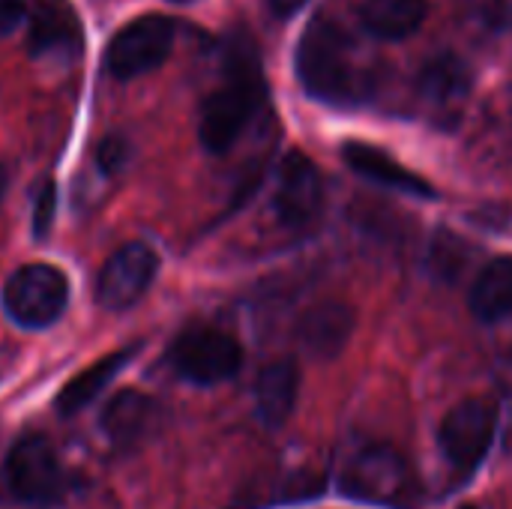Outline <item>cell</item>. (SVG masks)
Masks as SVG:
<instances>
[{"label":"cell","mask_w":512,"mask_h":509,"mask_svg":"<svg viewBox=\"0 0 512 509\" xmlns=\"http://www.w3.org/2000/svg\"><path fill=\"white\" fill-rule=\"evenodd\" d=\"M342 159L357 177H363V180H369V183H375L381 189L402 192L408 198H426V201L438 198V192H435V186L429 180H423L417 171L405 168L399 159H393L387 150H381L375 144L345 141L342 144Z\"/></svg>","instance_id":"obj_11"},{"label":"cell","mask_w":512,"mask_h":509,"mask_svg":"<svg viewBox=\"0 0 512 509\" xmlns=\"http://www.w3.org/2000/svg\"><path fill=\"white\" fill-rule=\"evenodd\" d=\"M27 18V0H0V36H9Z\"/></svg>","instance_id":"obj_22"},{"label":"cell","mask_w":512,"mask_h":509,"mask_svg":"<svg viewBox=\"0 0 512 509\" xmlns=\"http://www.w3.org/2000/svg\"><path fill=\"white\" fill-rule=\"evenodd\" d=\"M306 0H270V9L279 15V18H291L297 9H303Z\"/></svg>","instance_id":"obj_23"},{"label":"cell","mask_w":512,"mask_h":509,"mask_svg":"<svg viewBox=\"0 0 512 509\" xmlns=\"http://www.w3.org/2000/svg\"><path fill=\"white\" fill-rule=\"evenodd\" d=\"M471 315L483 324H501L512 318V255L492 258L471 285Z\"/></svg>","instance_id":"obj_17"},{"label":"cell","mask_w":512,"mask_h":509,"mask_svg":"<svg viewBox=\"0 0 512 509\" xmlns=\"http://www.w3.org/2000/svg\"><path fill=\"white\" fill-rule=\"evenodd\" d=\"M54 204H57V189H54V183L48 180V183L39 189L36 207H33V231H36V237L48 234L51 219H54Z\"/></svg>","instance_id":"obj_21"},{"label":"cell","mask_w":512,"mask_h":509,"mask_svg":"<svg viewBox=\"0 0 512 509\" xmlns=\"http://www.w3.org/2000/svg\"><path fill=\"white\" fill-rule=\"evenodd\" d=\"M294 60L303 90L318 102L360 105L372 93V78L363 69L351 36L324 15L312 18L303 30Z\"/></svg>","instance_id":"obj_2"},{"label":"cell","mask_w":512,"mask_h":509,"mask_svg":"<svg viewBox=\"0 0 512 509\" xmlns=\"http://www.w3.org/2000/svg\"><path fill=\"white\" fill-rule=\"evenodd\" d=\"M429 12V0H366L360 9L363 27L387 42L411 36Z\"/></svg>","instance_id":"obj_19"},{"label":"cell","mask_w":512,"mask_h":509,"mask_svg":"<svg viewBox=\"0 0 512 509\" xmlns=\"http://www.w3.org/2000/svg\"><path fill=\"white\" fill-rule=\"evenodd\" d=\"M168 366L189 384L213 387L231 381L243 369L240 342L219 327H189L168 348Z\"/></svg>","instance_id":"obj_5"},{"label":"cell","mask_w":512,"mask_h":509,"mask_svg":"<svg viewBox=\"0 0 512 509\" xmlns=\"http://www.w3.org/2000/svg\"><path fill=\"white\" fill-rule=\"evenodd\" d=\"M471 87H474V72H471L468 60L453 51H441V54L429 57L417 75V90L432 105L462 102L471 93Z\"/></svg>","instance_id":"obj_18"},{"label":"cell","mask_w":512,"mask_h":509,"mask_svg":"<svg viewBox=\"0 0 512 509\" xmlns=\"http://www.w3.org/2000/svg\"><path fill=\"white\" fill-rule=\"evenodd\" d=\"M459 509H477V507H459Z\"/></svg>","instance_id":"obj_26"},{"label":"cell","mask_w":512,"mask_h":509,"mask_svg":"<svg viewBox=\"0 0 512 509\" xmlns=\"http://www.w3.org/2000/svg\"><path fill=\"white\" fill-rule=\"evenodd\" d=\"M339 483L348 498L363 504L387 509H414L420 504V486L411 465L384 444H366L351 453Z\"/></svg>","instance_id":"obj_3"},{"label":"cell","mask_w":512,"mask_h":509,"mask_svg":"<svg viewBox=\"0 0 512 509\" xmlns=\"http://www.w3.org/2000/svg\"><path fill=\"white\" fill-rule=\"evenodd\" d=\"M159 273V255L147 243L120 246L96 279V300L108 312H123L135 306Z\"/></svg>","instance_id":"obj_9"},{"label":"cell","mask_w":512,"mask_h":509,"mask_svg":"<svg viewBox=\"0 0 512 509\" xmlns=\"http://www.w3.org/2000/svg\"><path fill=\"white\" fill-rule=\"evenodd\" d=\"M498 435V405L486 396L459 402L438 429V444L447 462L459 471H474L483 465L492 441Z\"/></svg>","instance_id":"obj_8"},{"label":"cell","mask_w":512,"mask_h":509,"mask_svg":"<svg viewBox=\"0 0 512 509\" xmlns=\"http://www.w3.org/2000/svg\"><path fill=\"white\" fill-rule=\"evenodd\" d=\"M138 354V345H126V348H120V351H114V354H108V357H102L99 363H93V366H87L84 372H78L72 381H66V387L60 390V396H57V414L60 417H75V414H81L123 369H126V363L132 360Z\"/></svg>","instance_id":"obj_16"},{"label":"cell","mask_w":512,"mask_h":509,"mask_svg":"<svg viewBox=\"0 0 512 509\" xmlns=\"http://www.w3.org/2000/svg\"><path fill=\"white\" fill-rule=\"evenodd\" d=\"M174 3H192V0H174Z\"/></svg>","instance_id":"obj_25"},{"label":"cell","mask_w":512,"mask_h":509,"mask_svg":"<svg viewBox=\"0 0 512 509\" xmlns=\"http://www.w3.org/2000/svg\"><path fill=\"white\" fill-rule=\"evenodd\" d=\"M6 186H9V177H6V168L0 165V201H3V195H6Z\"/></svg>","instance_id":"obj_24"},{"label":"cell","mask_w":512,"mask_h":509,"mask_svg":"<svg viewBox=\"0 0 512 509\" xmlns=\"http://www.w3.org/2000/svg\"><path fill=\"white\" fill-rule=\"evenodd\" d=\"M177 27L168 15H141L129 24H123L105 45V69L120 78H138L153 69H159L171 48H174Z\"/></svg>","instance_id":"obj_6"},{"label":"cell","mask_w":512,"mask_h":509,"mask_svg":"<svg viewBox=\"0 0 512 509\" xmlns=\"http://www.w3.org/2000/svg\"><path fill=\"white\" fill-rule=\"evenodd\" d=\"M159 423V405L135 390L117 393L102 411V432L114 447H138Z\"/></svg>","instance_id":"obj_13"},{"label":"cell","mask_w":512,"mask_h":509,"mask_svg":"<svg viewBox=\"0 0 512 509\" xmlns=\"http://www.w3.org/2000/svg\"><path fill=\"white\" fill-rule=\"evenodd\" d=\"M267 99L264 75H261V57L249 33H234L225 42V81L204 99L201 120H198V138L207 153H228L258 108Z\"/></svg>","instance_id":"obj_1"},{"label":"cell","mask_w":512,"mask_h":509,"mask_svg":"<svg viewBox=\"0 0 512 509\" xmlns=\"http://www.w3.org/2000/svg\"><path fill=\"white\" fill-rule=\"evenodd\" d=\"M96 162L105 174H117L123 171V165L129 162V141L123 135H108L99 141L96 147Z\"/></svg>","instance_id":"obj_20"},{"label":"cell","mask_w":512,"mask_h":509,"mask_svg":"<svg viewBox=\"0 0 512 509\" xmlns=\"http://www.w3.org/2000/svg\"><path fill=\"white\" fill-rule=\"evenodd\" d=\"M300 396V369L294 360L270 363L255 381V411L258 420L270 429H279L291 420Z\"/></svg>","instance_id":"obj_14"},{"label":"cell","mask_w":512,"mask_h":509,"mask_svg":"<svg viewBox=\"0 0 512 509\" xmlns=\"http://www.w3.org/2000/svg\"><path fill=\"white\" fill-rule=\"evenodd\" d=\"M3 480L12 498L33 504V507L54 504L66 489L60 459L42 435L21 438L9 450L6 465H3Z\"/></svg>","instance_id":"obj_7"},{"label":"cell","mask_w":512,"mask_h":509,"mask_svg":"<svg viewBox=\"0 0 512 509\" xmlns=\"http://www.w3.org/2000/svg\"><path fill=\"white\" fill-rule=\"evenodd\" d=\"M30 51L39 57L78 54L84 45L81 21L66 0H36L30 12Z\"/></svg>","instance_id":"obj_12"},{"label":"cell","mask_w":512,"mask_h":509,"mask_svg":"<svg viewBox=\"0 0 512 509\" xmlns=\"http://www.w3.org/2000/svg\"><path fill=\"white\" fill-rule=\"evenodd\" d=\"M0 300L12 324L24 330H45L66 312L69 279L51 264H27L6 279Z\"/></svg>","instance_id":"obj_4"},{"label":"cell","mask_w":512,"mask_h":509,"mask_svg":"<svg viewBox=\"0 0 512 509\" xmlns=\"http://www.w3.org/2000/svg\"><path fill=\"white\" fill-rule=\"evenodd\" d=\"M351 333H354V312L336 300L309 309L300 324L303 345L309 348L312 357H324V360L339 357L342 348L348 345Z\"/></svg>","instance_id":"obj_15"},{"label":"cell","mask_w":512,"mask_h":509,"mask_svg":"<svg viewBox=\"0 0 512 509\" xmlns=\"http://www.w3.org/2000/svg\"><path fill=\"white\" fill-rule=\"evenodd\" d=\"M321 201H324V183L315 162L306 153L291 150L276 174V192H273L276 219L285 228L303 231L318 219Z\"/></svg>","instance_id":"obj_10"}]
</instances>
